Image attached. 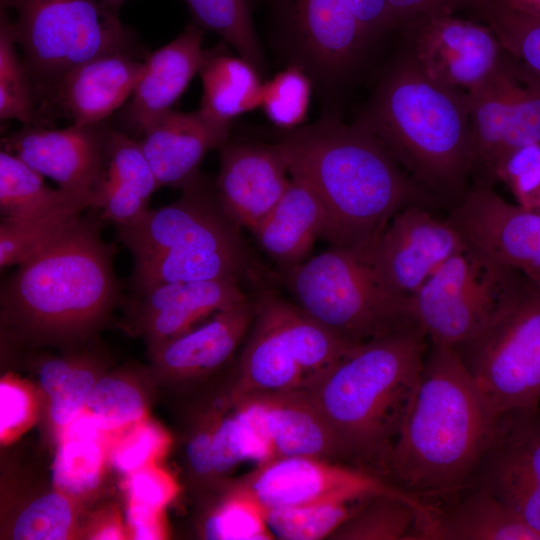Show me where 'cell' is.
I'll list each match as a JSON object with an SVG mask.
<instances>
[{"mask_svg":"<svg viewBox=\"0 0 540 540\" xmlns=\"http://www.w3.org/2000/svg\"><path fill=\"white\" fill-rule=\"evenodd\" d=\"M276 143L290 177L307 185L321 202V238L332 247L365 249L401 209L440 203L356 122L326 117L284 131Z\"/></svg>","mask_w":540,"mask_h":540,"instance_id":"cell-1","label":"cell"},{"mask_svg":"<svg viewBox=\"0 0 540 540\" xmlns=\"http://www.w3.org/2000/svg\"><path fill=\"white\" fill-rule=\"evenodd\" d=\"M16 265L1 283V320L16 338L37 343L85 339L120 301L116 247L90 209Z\"/></svg>","mask_w":540,"mask_h":540,"instance_id":"cell-2","label":"cell"},{"mask_svg":"<svg viewBox=\"0 0 540 540\" xmlns=\"http://www.w3.org/2000/svg\"><path fill=\"white\" fill-rule=\"evenodd\" d=\"M498 419L454 348L429 342L386 480L419 498L470 487Z\"/></svg>","mask_w":540,"mask_h":540,"instance_id":"cell-3","label":"cell"},{"mask_svg":"<svg viewBox=\"0 0 540 540\" xmlns=\"http://www.w3.org/2000/svg\"><path fill=\"white\" fill-rule=\"evenodd\" d=\"M440 202L468 192L471 126L467 94L430 78L400 43L355 121Z\"/></svg>","mask_w":540,"mask_h":540,"instance_id":"cell-4","label":"cell"},{"mask_svg":"<svg viewBox=\"0 0 540 540\" xmlns=\"http://www.w3.org/2000/svg\"><path fill=\"white\" fill-rule=\"evenodd\" d=\"M428 347L419 326L356 344L311 390L344 461L386 480Z\"/></svg>","mask_w":540,"mask_h":540,"instance_id":"cell-5","label":"cell"},{"mask_svg":"<svg viewBox=\"0 0 540 540\" xmlns=\"http://www.w3.org/2000/svg\"><path fill=\"white\" fill-rule=\"evenodd\" d=\"M280 278L307 315L350 345L418 326L410 299L384 286L362 248L330 246Z\"/></svg>","mask_w":540,"mask_h":540,"instance_id":"cell-6","label":"cell"},{"mask_svg":"<svg viewBox=\"0 0 540 540\" xmlns=\"http://www.w3.org/2000/svg\"><path fill=\"white\" fill-rule=\"evenodd\" d=\"M23 52L34 99L51 100L78 65L114 52L146 55L117 12L97 0H1ZM10 14V13H9Z\"/></svg>","mask_w":540,"mask_h":540,"instance_id":"cell-7","label":"cell"},{"mask_svg":"<svg viewBox=\"0 0 540 540\" xmlns=\"http://www.w3.org/2000/svg\"><path fill=\"white\" fill-rule=\"evenodd\" d=\"M254 302V320L228 398L297 390L310 393L354 346L272 290L260 292Z\"/></svg>","mask_w":540,"mask_h":540,"instance_id":"cell-8","label":"cell"},{"mask_svg":"<svg viewBox=\"0 0 540 540\" xmlns=\"http://www.w3.org/2000/svg\"><path fill=\"white\" fill-rule=\"evenodd\" d=\"M532 284L517 269L466 244L410 298V308L430 343L454 347Z\"/></svg>","mask_w":540,"mask_h":540,"instance_id":"cell-9","label":"cell"},{"mask_svg":"<svg viewBox=\"0 0 540 540\" xmlns=\"http://www.w3.org/2000/svg\"><path fill=\"white\" fill-rule=\"evenodd\" d=\"M453 348L499 417L540 407V290L534 284Z\"/></svg>","mask_w":540,"mask_h":540,"instance_id":"cell-10","label":"cell"},{"mask_svg":"<svg viewBox=\"0 0 540 540\" xmlns=\"http://www.w3.org/2000/svg\"><path fill=\"white\" fill-rule=\"evenodd\" d=\"M466 94L470 184L494 188L515 151L540 144V78L504 48L494 68Z\"/></svg>","mask_w":540,"mask_h":540,"instance_id":"cell-11","label":"cell"},{"mask_svg":"<svg viewBox=\"0 0 540 540\" xmlns=\"http://www.w3.org/2000/svg\"><path fill=\"white\" fill-rule=\"evenodd\" d=\"M279 43L289 64L324 92H337L374 46L344 0H271Z\"/></svg>","mask_w":540,"mask_h":540,"instance_id":"cell-12","label":"cell"},{"mask_svg":"<svg viewBox=\"0 0 540 540\" xmlns=\"http://www.w3.org/2000/svg\"><path fill=\"white\" fill-rule=\"evenodd\" d=\"M115 228L133 259L249 252L240 228L221 207L214 185L202 176L173 203L149 209L133 224Z\"/></svg>","mask_w":540,"mask_h":540,"instance_id":"cell-13","label":"cell"},{"mask_svg":"<svg viewBox=\"0 0 540 540\" xmlns=\"http://www.w3.org/2000/svg\"><path fill=\"white\" fill-rule=\"evenodd\" d=\"M226 489L254 499L264 509L357 500L378 494L421 500L355 466L308 456L281 457L258 465Z\"/></svg>","mask_w":540,"mask_h":540,"instance_id":"cell-14","label":"cell"},{"mask_svg":"<svg viewBox=\"0 0 540 540\" xmlns=\"http://www.w3.org/2000/svg\"><path fill=\"white\" fill-rule=\"evenodd\" d=\"M465 246L447 217L438 218L428 207L410 205L389 220L364 254L387 289L410 299Z\"/></svg>","mask_w":540,"mask_h":540,"instance_id":"cell-15","label":"cell"},{"mask_svg":"<svg viewBox=\"0 0 540 540\" xmlns=\"http://www.w3.org/2000/svg\"><path fill=\"white\" fill-rule=\"evenodd\" d=\"M396 33L430 78L465 93L489 74L504 51L486 25L452 11L420 15Z\"/></svg>","mask_w":540,"mask_h":540,"instance_id":"cell-16","label":"cell"},{"mask_svg":"<svg viewBox=\"0 0 540 540\" xmlns=\"http://www.w3.org/2000/svg\"><path fill=\"white\" fill-rule=\"evenodd\" d=\"M447 219L466 244L517 269L540 290V213L506 201L494 188L471 186Z\"/></svg>","mask_w":540,"mask_h":540,"instance_id":"cell-17","label":"cell"},{"mask_svg":"<svg viewBox=\"0 0 540 540\" xmlns=\"http://www.w3.org/2000/svg\"><path fill=\"white\" fill-rule=\"evenodd\" d=\"M110 128L103 123L63 129L24 126L1 146L60 189L92 197L105 168Z\"/></svg>","mask_w":540,"mask_h":540,"instance_id":"cell-18","label":"cell"},{"mask_svg":"<svg viewBox=\"0 0 540 540\" xmlns=\"http://www.w3.org/2000/svg\"><path fill=\"white\" fill-rule=\"evenodd\" d=\"M217 149L219 172L214 187L218 201L239 228L251 231L290 184L286 159L276 142L227 139Z\"/></svg>","mask_w":540,"mask_h":540,"instance_id":"cell-19","label":"cell"},{"mask_svg":"<svg viewBox=\"0 0 540 540\" xmlns=\"http://www.w3.org/2000/svg\"><path fill=\"white\" fill-rule=\"evenodd\" d=\"M260 433L274 459L308 456L343 463L337 440L308 391H284L228 398Z\"/></svg>","mask_w":540,"mask_h":540,"instance_id":"cell-20","label":"cell"},{"mask_svg":"<svg viewBox=\"0 0 540 540\" xmlns=\"http://www.w3.org/2000/svg\"><path fill=\"white\" fill-rule=\"evenodd\" d=\"M129 311L149 348L194 328L201 320L248 300L238 280L160 284L133 293Z\"/></svg>","mask_w":540,"mask_h":540,"instance_id":"cell-21","label":"cell"},{"mask_svg":"<svg viewBox=\"0 0 540 540\" xmlns=\"http://www.w3.org/2000/svg\"><path fill=\"white\" fill-rule=\"evenodd\" d=\"M148 55L114 52L90 59L64 75L50 102L75 126L103 123L132 96Z\"/></svg>","mask_w":540,"mask_h":540,"instance_id":"cell-22","label":"cell"},{"mask_svg":"<svg viewBox=\"0 0 540 540\" xmlns=\"http://www.w3.org/2000/svg\"><path fill=\"white\" fill-rule=\"evenodd\" d=\"M231 125L211 120L199 109H172L148 126L139 142L159 186L182 191L195 183L203 159L228 139Z\"/></svg>","mask_w":540,"mask_h":540,"instance_id":"cell-23","label":"cell"},{"mask_svg":"<svg viewBox=\"0 0 540 540\" xmlns=\"http://www.w3.org/2000/svg\"><path fill=\"white\" fill-rule=\"evenodd\" d=\"M205 30L190 23L174 40L148 55L147 68L124 113L125 127L135 135L165 113L183 94L201 66Z\"/></svg>","mask_w":540,"mask_h":540,"instance_id":"cell-24","label":"cell"},{"mask_svg":"<svg viewBox=\"0 0 540 540\" xmlns=\"http://www.w3.org/2000/svg\"><path fill=\"white\" fill-rule=\"evenodd\" d=\"M254 315V298H249L216 313L202 325L149 348L157 368L177 380L198 378L221 368L247 337Z\"/></svg>","mask_w":540,"mask_h":540,"instance_id":"cell-25","label":"cell"},{"mask_svg":"<svg viewBox=\"0 0 540 540\" xmlns=\"http://www.w3.org/2000/svg\"><path fill=\"white\" fill-rule=\"evenodd\" d=\"M158 188L139 140L110 129L105 168L90 209L115 227L128 226L150 209L151 196Z\"/></svg>","mask_w":540,"mask_h":540,"instance_id":"cell-26","label":"cell"},{"mask_svg":"<svg viewBox=\"0 0 540 540\" xmlns=\"http://www.w3.org/2000/svg\"><path fill=\"white\" fill-rule=\"evenodd\" d=\"M324 225V209L315 193L291 178L277 204L250 232L259 248L287 270L307 260Z\"/></svg>","mask_w":540,"mask_h":540,"instance_id":"cell-27","label":"cell"},{"mask_svg":"<svg viewBox=\"0 0 540 540\" xmlns=\"http://www.w3.org/2000/svg\"><path fill=\"white\" fill-rule=\"evenodd\" d=\"M449 507L432 508L417 540H540L506 504L487 488L474 485Z\"/></svg>","mask_w":540,"mask_h":540,"instance_id":"cell-28","label":"cell"},{"mask_svg":"<svg viewBox=\"0 0 540 540\" xmlns=\"http://www.w3.org/2000/svg\"><path fill=\"white\" fill-rule=\"evenodd\" d=\"M198 74L202 81L199 110L209 119L232 124L236 117L261 107V73L241 56L221 47L205 50Z\"/></svg>","mask_w":540,"mask_h":540,"instance_id":"cell-29","label":"cell"},{"mask_svg":"<svg viewBox=\"0 0 540 540\" xmlns=\"http://www.w3.org/2000/svg\"><path fill=\"white\" fill-rule=\"evenodd\" d=\"M432 507L421 500L390 494L369 497L328 539L414 540L416 528L431 516Z\"/></svg>","mask_w":540,"mask_h":540,"instance_id":"cell-30","label":"cell"},{"mask_svg":"<svg viewBox=\"0 0 540 540\" xmlns=\"http://www.w3.org/2000/svg\"><path fill=\"white\" fill-rule=\"evenodd\" d=\"M480 468L511 471L540 483V407L499 417Z\"/></svg>","mask_w":540,"mask_h":540,"instance_id":"cell-31","label":"cell"},{"mask_svg":"<svg viewBox=\"0 0 540 540\" xmlns=\"http://www.w3.org/2000/svg\"><path fill=\"white\" fill-rule=\"evenodd\" d=\"M92 205V197L74 194L46 211L20 219H1V269L21 263Z\"/></svg>","mask_w":540,"mask_h":540,"instance_id":"cell-32","label":"cell"},{"mask_svg":"<svg viewBox=\"0 0 540 540\" xmlns=\"http://www.w3.org/2000/svg\"><path fill=\"white\" fill-rule=\"evenodd\" d=\"M458 10L486 25L510 54L540 78V18L500 0H458Z\"/></svg>","mask_w":540,"mask_h":540,"instance_id":"cell-33","label":"cell"},{"mask_svg":"<svg viewBox=\"0 0 540 540\" xmlns=\"http://www.w3.org/2000/svg\"><path fill=\"white\" fill-rule=\"evenodd\" d=\"M39 380L49 400L51 422L61 429L86 409L97 378L90 359L75 357L43 360Z\"/></svg>","mask_w":540,"mask_h":540,"instance_id":"cell-34","label":"cell"},{"mask_svg":"<svg viewBox=\"0 0 540 540\" xmlns=\"http://www.w3.org/2000/svg\"><path fill=\"white\" fill-rule=\"evenodd\" d=\"M193 22L218 34L260 73L265 59L253 23L251 0H184Z\"/></svg>","mask_w":540,"mask_h":540,"instance_id":"cell-35","label":"cell"},{"mask_svg":"<svg viewBox=\"0 0 540 540\" xmlns=\"http://www.w3.org/2000/svg\"><path fill=\"white\" fill-rule=\"evenodd\" d=\"M43 177L20 158L1 149V219L25 218L46 211L76 194L49 187Z\"/></svg>","mask_w":540,"mask_h":540,"instance_id":"cell-36","label":"cell"},{"mask_svg":"<svg viewBox=\"0 0 540 540\" xmlns=\"http://www.w3.org/2000/svg\"><path fill=\"white\" fill-rule=\"evenodd\" d=\"M368 498L264 509L266 523L274 539H328Z\"/></svg>","mask_w":540,"mask_h":540,"instance_id":"cell-37","label":"cell"},{"mask_svg":"<svg viewBox=\"0 0 540 540\" xmlns=\"http://www.w3.org/2000/svg\"><path fill=\"white\" fill-rule=\"evenodd\" d=\"M13 23L1 8L0 20V119H15L24 126H40L32 85L18 57Z\"/></svg>","mask_w":540,"mask_h":540,"instance_id":"cell-38","label":"cell"},{"mask_svg":"<svg viewBox=\"0 0 540 540\" xmlns=\"http://www.w3.org/2000/svg\"><path fill=\"white\" fill-rule=\"evenodd\" d=\"M104 462V442L59 440L52 464V482L57 491L70 497L88 495L100 484Z\"/></svg>","mask_w":540,"mask_h":540,"instance_id":"cell-39","label":"cell"},{"mask_svg":"<svg viewBox=\"0 0 540 540\" xmlns=\"http://www.w3.org/2000/svg\"><path fill=\"white\" fill-rule=\"evenodd\" d=\"M203 538L210 540H272L264 508L254 499L226 489L220 502L204 518Z\"/></svg>","mask_w":540,"mask_h":540,"instance_id":"cell-40","label":"cell"},{"mask_svg":"<svg viewBox=\"0 0 540 540\" xmlns=\"http://www.w3.org/2000/svg\"><path fill=\"white\" fill-rule=\"evenodd\" d=\"M314 84L308 74L288 64L264 83L261 108L271 123L287 131L303 125Z\"/></svg>","mask_w":540,"mask_h":540,"instance_id":"cell-41","label":"cell"},{"mask_svg":"<svg viewBox=\"0 0 540 540\" xmlns=\"http://www.w3.org/2000/svg\"><path fill=\"white\" fill-rule=\"evenodd\" d=\"M108 433L123 431L143 420L145 403L139 389L126 378L97 379L86 409Z\"/></svg>","mask_w":540,"mask_h":540,"instance_id":"cell-42","label":"cell"},{"mask_svg":"<svg viewBox=\"0 0 540 540\" xmlns=\"http://www.w3.org/2000/svg\"><path fill=\"white\" fill-rule=\"evenodd\" d=\"M75 526L72 497L56 490L23 509L13 524L11 535L16 540H63L70 538Z\"/></svg>","mask_w":540,"mask_h":540,"instance_id":"cell-43","label":"cell"},{"mask_svg":"<svg viewBox=\"0 0 540 540\" xmlns=\"http://www.w3.org/2000/svg\"><path fill=\"white\" fill-rule=\"evenodd\" d=\"M474 485L491 491L540 535V483L511 471L480 468L471 486Z\"/></svg>","mask_w":540,"mask_h":540,"instance_id":"cell-44","label":"cell"},{"mask_svg":"<svg viewBox=\"0 0 540 540\" xmlns=\"http://www.w3.org/2000/svg\"><path fill=\"white\" fill-rule=\"evenodd\" d=\"M169 444L166 433L144 420L129 427L116 441L110 453L113 466L126 475L153 463Z\"/></svg>","mask_w":540,"mask_h":540,"instance_id":"cell-45","label":"cell"},{"mask_svg":"<svg viewBox=\"0 0 540 540\" xmlns=\"http://www.w3.org/2000/svg\"><path fill=\"white\" fill-rule=\"evenodd\" d=\"M516 204L530 210L540 188V144H530L515 151L499 172Z\"/></svg>","mask_w":540,"mask_h":540,"instance_id":"cell-46","label":"cell"},{"mask_svg":"<svg viewBox=\"0 0 540 540\" xmlns=\"http://www.w3.org/2000/svg\"><path fill=\"white\" fill-rule=\"evenodd\" d=\"M126 491L130 502L163 510L179 486L172 475L151 463L127 475Z\"/></svg>","mask_w":540,"mask_h":540,"instance_id":"cell-47","label":"cell"},{"mask_svg":"<svg viewBox=\"0 0 540 540\" xmlns=\"http://www.w3.org/2000/svg\"><path fill=\"white\" fill-rule=\"evenodd\" d=\"M35 402L28 388L19 380L5 377L0 383V438L11 440L31 423Z\"/></svg>","mask_w":540,"mask_h":540,"instance_id":"cell-48","label":"cell"},{"mask_svg":"<svg viewBox=\"0 0 540 540\" xmlns=\"http://www.w3.org/2000/svg\"><path fill=\"white\" fill-rule=\"evenodd\" d=\"M219 413L209 415L190 437L186 455L192 473L200 479L217 478L213 452V431Z\"/></svg>","mask_w":540,"mask_h":540,"instance_id":"cell-49","label":"cell"},{"mask_svg":"<svg viewBox=\"0 0 540 540\" xmlns=\"http://www.w3.org/2000/svg\"><path fill=\"white\" fill-rule=\"evenodd\" d=\"M373 45L395 32L386 0H344Z\"/></svg>","mask_w":540,"mask_h":540,"instance_id":"cell-50","label":"cell"},{"mask_svg":"<svg viewBox=\"0 0 540 540\" xmlns=\"http://www.w3.org/2000/svg\"><path fill=\"white\" fill-rule=\"evenodd\" d=\"M162 511L129 501L125 517L131 538L136 540L164 538Z\"/></svg>","mask_w":540,"mask_h":540,"instance_id":"cell-51","label":"cell"},{"mask_svg":"<svg viewBox=\"0 0 540 540\" xmlns=\"http://www.w3.org/2000/svg\"><path fill=\"white\" fill-rule=\"evenodd\" d=\"M391 12L395 33L411 19L436 11L456 12L453 0H386Z\"/></svg>","mask_w":540,"mask_h":540,"instance_id":"cell-52","label":"cell"},{"mask_svg":"<svg viewBox=\"0 0 540 540\" xmlns=\"http://www.w3.org/2000/svg\"><path fill=\"white\" fill-rule=\"evenodd\" d=\"M522 13L540 18V0H500Z\"/></svg>","mask_w":540,"mask_h":540,"instance_id":"cell-53","label":"cell"},{"mask_svg":"<svg viewBox=\"0 0 540 540\" xmlns=\"http://www.w3.org/2000/svg\"><path fill=\"white\" fill-rule=\"evenodd\" d=\"M92 539H123L124 531L121 526L116 522H107L100 526L93 534Z\"/></svg>","mask_w":540,"mask_h":540,"instance_id":"cell-54","label":"cell"},{"mask_svg":"<svg viewBox=\"0 0 540 540\" xmlns=\"http://www.w3.org/2000/svg\"><path fill=\"white\" fill-rule=\"evenodd\" d=\"M97 1H99L100 3L104 4L105 6L117 12L118 8L126 0H97Z\"/></svg>","mask_w":540,"mask_h":540,"instance_id":"cell-55","label":"cell"},{"mask_svg":"<svg viewBox=\"0 0 540 540\" xmlns=\"http://www.w3.org/2000/svg\"><path fill=\"white\" fill-rule=\"evenodd\" d=\"M530 210L534 211V212H537V213H540V188H539V190L537 191V193L535 194V196L533 198Z\"/></svg>","mask_w":540,"mask_h":540,"instance_id":"cell-56","label":"cell"},{"mask_svg":"<svg viewBox=\"0 0 540 540\" xmlns=\"http://www.w3.org/2000/svg\"><path fill=\"white\" fill-rule=\"evenodd\" d=\"M453 1H454V5H455V8H456V1H457V0H453Z\"/></svg>","mask_w":540,"mask_h":540,"instance_id":"cell-57","label":"cell"}]
</instances>
